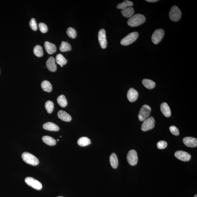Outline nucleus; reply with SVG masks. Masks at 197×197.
<instances>
[{
  "instance_id": "f257e3e1",
  "label": "nucleus",
  "mask_w": 197,
  "mask_h": 197,
  "mask_svg": "<svg viewBox=\"0 0 197 197\" xmlns=\"http://www.w3.org/2000/svg\"><path fill=\"white\" fill-rule=\"evenodd\" d=\"M145 21L146 18L144 15L140 14H136L128 19V24L130 26L135 27L142 25Z\"/></svg>"
},
{
  "instance_id": "f03ea898",
  "label": "nucleus",
  "mask_w": 197,
  "mask_h": 197,
  "mask_svg": "<svg viewBox=\"0 0 197 197\" xmlns=\"http://www.w3.org/2000/svg\"><path fill=\"white\" fill-rule=\"evenodd\" d=\"M22 157L24 161L30 165L36 166L39 163V160L38 158L29 153H23L22 155Z\"/></svg>"
},
{
  "instance_id": "7ed1b4c3",
  "label": "nucleus",
  "mask_w": 197,
  "mask_h": 197,
  "mask_svg": "<svg viewBox=\"0 0 197 197\" xmlns=\"http://www.w3.org/2000/svg\"><path fill=\"white\" fill-rule=\"evenodd\" d=\"M139 36L137 32H133L128 34L127 36L121 40V44L123 46L130 45L136 40Z\"/></svg>"
},
{
  "instance_id": "20e7f679",
  "label": "nucleus",
  "mask_w": 197,
  "mask_h": 197,
  "mask_svg": "<svg viewBox=\"0 0 197 197\" xmlns=\"http://www.w3.org/2000/svg\"><path fill=\"white\" fill-rule=\"evenodd\" d=\"M169 17L172 21L177 22L182 17V12L178 6H174L171 8L170 11Z\"/></svg>"
},
{
  "instance_id": "39448f33",
  "label": "nucleus",
  "mask_w": 197,
  "mask_h": 197,
  "mask_svg": "<svg viewBox=\"0 0 197 197\" xmlns=\"http://www.w3.org/2000/svg\"><path fill=\"white\" fill-rule=\"evenodd\" d=\"M151 108L150 106L148 105H144L140 110L138 114V119L141 122L147 119L150 115Z\"/></svg>"
},
{
  "instance_id": "423d86ee",
  "label": "nucleus",
  "mask_w": 197,
  "mask_h": 197,
  "mask_svg": "<svg viewBox=\"0 0 197 197\" xmlns=\"http://www.w3.org/2000/svg\"><path fill=\"white\" fill-rule=\"evenodd\" d=\"M155 119L153 117H150L143 121L141 126V130L146 131L152 129L155 127Z\"/></svg>"
},
{
  "instance_id": "0eeeda50",
  "label": "nucleus",
  "mask_w": 197,
  "mask_h": 197,
  "mask_svg": "<svg viewBox=\"0 0 197 197\" xmlns=\"http://www.w3.org/2000/svg\"><path fill=\"white\" fill-rule=\"evenodd\" d=\"M25 182L29 186L35 189L39 190L42 188V184L37 180L31 177H27L25 179Z\"/></svg>"
},
{
  "instance_id": "6e6552de",
  "label": "nucleus",
  "mask_w": 197,
  "mask_h": 197,
  "mask_svg": "<svg viewBox=\"0 0 197 197\" xmlns=\"http://www.w3.org/2000/svg\"><path fill=\"white\" fill-rule=\"evenodd\" d=\"M128 162L131 166H135L137 164L138 158L137 154L135 150H131L128 152L127 157Z\"/></svg>"
},
{
  "instance_id": "1a4fd4ad",
  "label": "nucleus",
  "mask_w": 197,
  "mask_h": 197,
  "mask_svg": "<svg viewBox=\"0 0 197 197\" xmlns=\"http://www.w3.org/2000/svg\"><path fill=\"white\" fill-rule=\"evenodd\" d=\"M164 31L162 29L155 30L152 36V41L154 44H157L160 42L164 36Z\"/></svg>"
},
{
  "instance_id": "9d476101",
  "label": "nucleus",
  "mask_w": 197,
  "mask_h": 197,
  "mask_svg": "<svg viewBox=\"0 0 197 197\" xmlns=\"http://www.w3.org/2000/svg\"><path fill=\"white\" fill-rule=\"evenodd\" d=\"M98 40L102 49H105L107 45L106 33L105 30L101 29L98 33Z\"/></svg>"
},
{
  "instance_id": "9b49d317",
  "label": "nucleus",
  "mask_w": 197,
  "mask_h": 197,
  "mask_svg": "<svg viewBox=\"0 0 197 197\" xmlns=\"http://www.w3.org/2000/svg\"><path fill=\"white\" fill-rule=\"evenodd\" d=\"M175 155L178 159L184 161H188L190 160L191 156L187 152L183 151H177L175 152Z\"/></svg>"
},
{
  "instance_id": "f8f14e48",
  "label": "nucleus",
  "mask_w": 197,
  "mask_h": 197,
  "mask_svg": "<svg viewBox=\"0 0 197 197\" xmlns=\"http://www.w3.org/2000/svg\"><path fill=\"white\" fill-rule=\"evenodd\" d=\"M183 142L187 146L195 148L197 146V139L192 137H185L183 138Z\"/></svg>"
},
{
  "instance_id": "ddd939ff",
  "label": "nucleus",
  "mask_w": 197,
  "mask_h": 197,
  "mask_svg": "<svg viewBox=\"0 0 197 197\" xmlns=\"http://www.w3.org/2000/svg\"><path fill=\"white\" fill-rule=\"evenodd\" d=\"M138 94L137 91L133 88H131L128 91L127 97L129 102H133L137 99Z\"/></svg>"
},
{
  "instance_id": "4468645a",
  "label": "nucleus",
  "mask_w": 197,
  "mask_h": 197,
  "mask_svg": "<svg viewBox=\"0 0 197 197\" xmlns=\"http://www.w3.org/2000/svg\"><path fill=\"white\" fill-rule=\"evenodd\" d=\"M46 65L49 70L52 72H55L57 70V65L55 64V58L50 57L46 62Z\"/></svg>"
},
{
  "instance_id": "2eb2a0df",
  "label": "nucleus",
  "mask_w": 197,
  "mask_h": 197,
  "mask_svg": "<svg viewBox=\"0 0 197 197\" xmlns=\"http://www.w3.org/2000/svg\"><path fill=\"white\" fill-rule=\"evenodd\" d=\"M46 51L47 53L49 55H52L53 54L56 52L57 50L55 44H54L48 41H46L44 44Z\"/></svg>"
},
{
  "instance_id": "dca6fc26",
  "label": "nucleus",
  "mask_w": 197,
  "mask_h": 197,
  "mask_svg": "<svg viewBox=\"0 0 197 197\" xmlns=\"http://www.w3.org/2000/svg\"><path fill=\"white\" fill-rule=\"evenodd\" d=\"M160 109L162 113L165 117H169L171 115V112L169 105L166 103H163L160 106Z\"/></svg>"
},
{
  "instance_id": "f3484780",
  "label": "nucleus",
  "mask_w": 197,
  "mask_h": 197,
  "mask_svg": "<svg viewBox=\"0 0 197 197\" xmlns=\"http://www.w3.org/2000/svg\"><path fill=\"white\" fill-rule=\"evenodd\" d=\"M58 116L61 120L65 122H69L72 120L71 115L64 111L60 110L58 111Z\"/></svg>"
},
{
  "instance_id": "a211bd4d",
  "label": "nucleus",
  "mask_w": 197,
  "mask_h": 197,
  "mask_svg": "<svg viewBox=\"0 0 197 197\" xmlns=\"http://www.w3.org/2000/svg\"><path fill=\"white\" fill-rule=\"evenodd\" d=\"M44 129L51 131H58L59 130V127L53 123L48 122L44 124Z\"/></svg>"
},
{
  "instance_id": "6ab92c4d",
  "label": "nucleus",
  "mask_w": 197,
  "mask_h": 197,
  "mask_svg": "<svg viewBox=\"0 0 197 197\" xmlns=\"http://www.w3.org/2000/svg\"><path fill=\"white\" fill-rule=\"evenodd\" d=\"M121 13L125 17L130 18L135 13V10L131 7H128L125 9L122 10Z\"/></svg>"
},
{
  "instance_id": "aec40b11",
  "label": "nucleus",
  "mask_w": 197,
  "mask_h": 197,
  "mask_svg": "<svg viewBox=\"0 0 197 197\" xmlns=\"http://www.w3.org/2000/svg\"><path fill=\"white\" fill-rule=\"evenodd\" d=\"M110 162L112 167L116 169L118 165V160L116 154L114 153L111 154L110 156Z\"/></svg>"
},
{
  "instance_id": "412c9836",
  "label": "nucleus",
  "mask_w": 197,
  "mask_h": 197,
  "mask_svg": "<svg viewBox=\"0 0 197 197\" xmlns=\"http://www.w3.org/2000/svg\"><path fill=\"white\" fill-rule=\"evenodd\" d=\"M142 83L144 86L148 89H152L155 85V83L150 79H144L143 80Z\"/></svg>"
},
{
  "instance_id": "4be33fe9",
  "label": "nucleus",
  "mask_w": 197,
  "mask_h": 197,
  "mask_svg": "<svg viewBox=\"0 0 197 197\" xmlns=\"http://www.w3.org/2000/svg\"><path fill=\"white\" fill-rule=\"evenodd\" d=\"M41 87L43 90L48 92H51L52 89V86L50 83L47 80L43 81L41 84Z\"/></svg>"
},
{
  "instance_id": "5701e85b",
  "label": "nucleus",
  "mask_w": 197,
  "mask_h": 197,
  "mask_svg": "<svg viewBox=\"0 0 197 197\" xmlns=\"http://www.w3.org/2000/svg\"><path fill=\"white\" fill-rule=\"evenodd\" d=\"M43 141L47 145L50 146H54L56 144V141L53 138L49 136H44L42 137Z\"/></svg>"
},
{
  "instance_id": "b1692460",
  "label": "nucleus",
  "mask_w": 197,
  "mask_h": 197,
  "mask_svg": "<svg viewBox=\"0 0 197 197\" xmlns=\"http://www.w3.org/2000/svg\"><path fill=\"white\" fill-rule=\"evenodd\" d=\"M78 144L80 146H85L91 144V140L87 137H82L78 139Z\"/></svg>"
},
{
  "instance_id": "393cba45",
  "label": "nucleus",
  "mask_w": 197,
  "mask_h": 197,
  "mask_svg": "<svg viewBox=\"0 0 197 197\" xmlns=\"http://www.w3.org/2000/svg\"><path fill=\"white\" fill-rule=\"evenodd\" d=\"M55 60L57 63L60 65L61 67H63L67 62V60L61 54H58L56 55Z\"/></svg>"
},
{
  "instance_id": "a878e982",
  "label": "nucleus",
  "mask_w": 197,
  "mask_h": 197,
  "mask_svg": "<svg viewBox=\"0 0 197 197\" xmlns=\"http://www.w3.org/2000/svg\"><path fill=\"white\" fill-rule=\"evenodd\" d=\"M72 49L70 44L65 41H62L61 42L60 46V51L61 52H65L70 51Z\"/></svg>"
},
{
  "instance_id": "bb28decb",
  "label": "nucleus",
  "mask_w": 197,
  "mask_h": 197,
  "mask_svg": "<svg viewBox=\"0 0 197 197\" xmlns=\"http://www.w3.org/2000/svg\"><path fill=\"white\" fill-rule=\"evenodd\" d=\"M133 6V3L131 1H124L122 3L118 4L117 6V8L119 9L123 10L129 7H132Z\"/></svg>"
},
{
  "instance_id": "cd10ccee",
  "label": "nucleus",
  "mask_w": 197,
  "mask_h": 197,
  "mask_svg": "<svg viewBox=\"0 0 197 197\" xmlns=\"http://www.w3.org/2000/svg\"><path fill=\"white\" fill-rule=\"evenodd\" d=\"M57 102L62 108H65L67 105V101L65 96L63 95H60L58 97Z\"/></svg>"
},
{
  "instance_id": "c85d7f7f",
  "label": "nucleus",
  "mask_w": 197,
  "mask_h": 197,
  "mask_svg": "<svg viewBox=\"0 0 197 197\" xmlns=\"http://www.w3.org/2000/svg\"><path fill=\"white\" fill-rule=\"evenodd\" d=\"M33 52L35 55L38 57H41L44 54L42 47L40 45L35 46L34 48Z\"/></svg>"
},
{
  "instance_id": "c756f323",
  "label": "nucleus",
  "mask_w": 197,
  "mask_h": 197,
  "mask_svg": "<svg viewBox=\"0 0 197 197\" xmlns=\"http://www.w3.org/2000/svg\"><path fill=\"white\" fill-rule=\"evenodd\" d=\"M45 108L48 113L51 114L54 108L53 103L50 101H47L45 104Z\"/></svg>"
},
{
  "instance_id": "7c9ffc66",
  "label": "nucleus",
  "mask_w": 197,
  "mask_h": 197,
  "mask_svg": "<svg viewBox=\"0 0 197 197\" xmlns=\"http://www.w3.org/2000/svg\"><path fill=\"white\" fill-rule=\"evenodd\" d=\"M67 35L68 36L73 39H75L77 36V32L74 28L70 27L68 28L67 31Z\"/></svg>"
},
{
  "instance_id": "2f4dec72",
  "label": "nucleus",
  "mask_w": 197,
  "mask_h": 197,
  "mask_svg": "<svg viewBox=\"0 0 197 197\" xmlns=\"http://www.w3.org/2000/svg\"><path fill=\"white\" fill-rule=\"evenodd\" d=\"M30 27L33 31H36L37 30V25L35 18H32L29 22Z\"/></svg>"
},
{
  "instance_id": "473e14b6",
  "label": "nucleus",
  "mask_w": 197,
  "mask_h": 197,
  "mask_svg": "<svg viewBox=\"0 0 197 197\" xmlns=\"http://www.w3.org/2000/svg\"><path fill=\"white\" fill-rule=\"evenodd\" d=\"M39 29L41 32L45 33H46L48 31V28L47 25L43 23H40L39 25Z\"/></svg>"
},
{
  "instance_id": "72a5a7b5",
  "label": "nucleus",
  "mask_w": 197,
  "mask_h": 197,
  "mask_svg": "<svg viewBox=\"0 0 197 197\" xmlns=\"http://www.w3.org/2000/svg\"><path fill=\"white\" fill-rule=\"evenodd\" d=\"M167 143L166 141H159L157 144V147L159 149H165L167 146Z\"/></svg>"
},
{
  "instance_id": "f704fd0d",
  "label": "nucleus",
  "mask_w": 197,
  "mask_h": 197,
  "mask_svg": "<svg viewBox=\"0 0 197 197\" xmlns=\"http://www.w3.org/2000/svg\"><path fill=\"white\" fill-rule=\"evenodd\" d=\"M170 130L173 135L178 136L179 135V131L178 128L175 126H172L169 128Z\"/></svg>"
},
{
  "instance_id": "c9c22d12",
  "label": "nucleus",
  "mask_w": 197,
  "mask_h": 197,
  "mask_svg": "<svg viewBox=\"0 0 197 197\" xmlns=\"http://www.w3.org/2000/svg\"><path fill=\"white\" fill-rule=\"evenodd\" d=\"M147 2H151V3H154L158 2V0H146V1Z\"/></svg>"
},
{
  "instance_id": "e433bc0d",
  "label": "nucleus",
  "mask_w": 197,
  "mask_h": 197,
  "mask_svg": "<svg viewBox=\"0 0 197 197\" xmlns=\"http://www.w3.org/2000/svg\"><path fill=\"white\" fill-rule=\"evenodd\" d=\"M194 197H197V195H196H196H195V196H194Z\"/></svg>"
},
{
  "instance_id": "4c0bfd02",
  "label": "nucleus",
  "mask_w": 197,
  "mask_h": 197,
  "mask_svg": "<svg viewBox=\"0 0 197 197\" xmlns=\"http://www.w3.org/2000/svg\"><path fill=\"white\" fill-rule=\"evenodd\" d=\"M58 197H62V196H58Z\"/></svg>"
},
{
  "instance_id": "58836bf2",
  "label": "nucleus",
  "mask_w": 197,
  "mask_h": 197,
  "mask_svg": "<svg viewBox=\"0 0 197 197\" xmlns=\"http://www.w3.org/2000/svg\"><path fill=\"white\" fill-rule=\"evenodd\" d=\"M58 140V141H59V139H58V140Z\"/></svg>"
}]
</instances>
